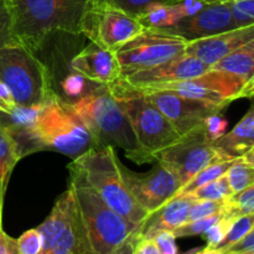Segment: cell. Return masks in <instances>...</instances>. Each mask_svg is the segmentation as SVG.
I'll return each mask as SVG.
<instances>
[{
	"label": "cell",
	"mask_w": 254,
	"mask_h": 254,
	"mask_svg": "<svg viewBox=\"0 0 254 254\" xmlns=\"http://www.w3.org/2000/svg\"><path fill=\"white\" fill-rule=\"evenodd\" d=\"M14 42L9 0H0V49Z\"/></svg>",
	"instance_id": "cell-30"
},
{
	"label": "cell",
	"mask_w": 254,
	"mask_h": 254,
	"mask_svg": "<svg viewBox=\"0 0 254 254\" xmlns=\"http://www.w3.org/2000/svg\"><path fill=\"white\" fill-rule=\"evenodd\" d=\"M71 68L87 81L108 86L121 78L122 68L116 52L91 44L71 60Z\"/></svg>",
	"instance_id": "cell-15"
},
{
	"label": "cell",
	"mask_w": 254,
	"mask_h": 254,
	"mask_svg": "<svg viewBox=\"0 0 254 254\" xmlns=\"http://www.w3.org/2000/svg\"><path fill=\"white\" fill-rule=\"evenodd\" d=\"M21 159L19 148L9 129L0 121V207L2 208L10 175Z\"/></svg>",
	"instance_id": "cell-20"
},
{
	"label": "cell",
	"mask_w": 254,
	"mask_h": 254,
	"mask_svg": "<svg viewBox=\"0 0 254 254\" xmlns=\"http://www.w3.org/2000/svg\"><path fill=\"white\" fill-rule=\"evenodd\" d=\"M223 217L222 212L215 213L208 217L200 218V220L191 221V222L184 223L183 226L178 227L176 230L171 231L176 238L183 237H191V236H200L203 235L210 227H212L217 221H220Z\"/></svg>",
	"instance_id": "cell-28"
},
{
	"label": "cell",
	"mask_w": 254,
	"mask_h": 254,
	"mask_svg": "<svg viewBox=\"0 0 254 254\" xmlns=\"http://www.w3.org/2000/svg\"><path fill=\"white\" fill-rule=\"evenodd\" d=\"M233 161L235 160L217 161V163L210 164V165L203 168L201 171H198V173L191 179L190 183H189L188 185L184 186L178 193H188L190 192V191L195 190L196 188H200V186L205 185V184L210 183V181L221 178L222 175H225L226 171L228 170V168H230L231 164H232Z\"/></svg>",
	"instance_id": "cell-24"
},
{
	"label": "cell",
	"mask_w": 254,
	"mask_h": 254,
	"mask_svg": "<svg viewBox=\"0 0 254 254\" xmlns=\"http://www.w3.org/2000/svg\"><path fill=\"white\" fill-rule=\"evenodd\" d=\"M193 200H210V201H220L225 200V198L230 197L232 195L230 185L226 175H222L221 178L216 179V180L210 181V183L205 184V185L196 188L195 190L188 192Z\"/></svg>",
	"instance_id": "cell-23"
},
{
	"label": "cell",
	"mask_w": 254,
	"mask_h": 254,
	"mask_svg": "<svg viewBox=\"0 0 254 254\" xmlns=\"http://www.w3.org/2000/svg\"><path fill=\"white\" fill-rule=\"evenodd\" d=\"M145 238L153 241L161 254H179L176 237L171 231H156Z\"/></svg>",
	"instance_id": "cell-33"
},
{
	"label": "cell",
	"mask_w": 254,
	"mask_h": 254,
	"mask_svg": "<svg viewBox=\"0 0 254 254\" xmlns=\"http://www.w3.org/2000/svg\"><path fill=\"white\" fill-rule=\"evenodd\" d=\"M69 106L89 131L96 146L123 149L129 160L140 165V150L130 122L108 86L98 84Z\"/></svg>",
	"instance_id": "cell-5"
},
{
	"label": "cell",
	"mask_w": 254,
	"mask_h": 254,
	"mask_svg": "<svg viewBox=\"0 0 254 254\" xmlns=\"http://www.w3.org/2000/svg\"><path fill=\"white\" fill-rule=\"evenodd\" d=\"M227 6L236 27L254 25V0H232Z\"/></svg>",
	"instance_id": "cell-27"
},
{
	"label": "cell",
	"mask_w": 254,
	"mask_h": 254,
	"mask_svg": "<svg viewBox=\"0 0 254 254\" xmlns=\"http://www.w3.org/2000/svg\"><path fill=\"white\" fill-rule=\"evenodd\" d=\"M225 175L232 193L240 192L248 186L254 185V164L238 158L231 164Z\"/></svg>",
	"instance_id": "cell-22"
},
{
	"label": "cell",
	"mask_w": 254,
	"mask_h": 254,
	"mask_svg": "<svg viewBox=\"0 0 254 254\" xmlns=\"http://www.w3.org/2000/svg\"><path fill=\"white\" fill-rule=\"evenodd\" d=\"M135 235H133L130 238H128L123 245L119 246V247L117 248V250L112 254H133V243H134V237H135Z\"/></svg>",
	"instance_id": "cell-40"
},
{
	"label": "cell",
	"mask_w": 254,
	"mask_h": 254,
	"mask_svg": "<svg viewBox=\"0 0 254 254\" xmlns=\"http://www.w3.org/2000/svg\"><path fill=\"white\" fill-rule=\"evenodd\" d=\"M20 155L52 150L77 158L91 148H97L91 134L67 102L56 93L39 108L36 118L27 128L9 130Z\"/></svg>",
	"instance_id": "cell-1"
},
{
	"label": "cell",
	"mask_w": 254,
	"mask_h": 254,
	"mask_svg": "<svg viewBox=\"0 0 254 254\" xmlns=\"http://www.w3.org/2000/svg\"><path fill=\"white\" fill-rule=\"evenodd\" d=\"M179 0H97V2L106 6L114 7L130 16L138 19L141 14L146 11L153 5L159 2H176Z\"/></svg>",
	"instance_id": "cell-25"
},
{
	"label": "cell",
	"mask_w": 254,
	"mask_h": 254,
	"mask_svg": "<svg viewBox=\"0 0 254 254\" xmlns=\"http://www.w3.org/2000/svg\"><path fill=\"white\" fill-rule=\"evenodd\" d=\"M203 127H205L207 138L211 141H215L216 139H218L220 136H222L225 134L226 127H227V121L223 117H221L220 113L208 118L205 122V124H203Z\"/></svg>",
	"instance_id": "cell-34"
},
{
	"label": "cell",
	"mask_w": 254,
	"mask_h": 254,
	"mask_svg": "<svg viewBox=\"0 0 254 254\" xmlns=\"http://www.w3.org/2000/svg\"><path fill=\"white\" fill-rule=\"evenodd\" d=\"M143 30L144 27L136 17L97 2L84 24L82 34L93 44L116 52Z\"/></svg>",
	"instance_id": "cell-11"
},
{
	"label": "cell",
	"mask_w": 254,
	"mask_h": 254,
	"mask_svg": "<svg viewBox=\"0 0 254 254\" xmlns=\"http://www.w3.org/2000/svg\"><path fill=\"white\" fill-rule=\"evenodd\" d=\"M97 0H9L15 42L36 54L51 32L82 34Z\"/></svg>",
	"instance_id": "cell-2"
},
{
	"label": "cell",
	"mask_w": 254,
	"mask_h": 254,
	"mask_svg": "<svg viewBox=\"0 0 254 254\" xmlns=\"http://www.w3.org/2000/svg\"><path fill=\"white\" fill-rule=\"evenodd\" d=\"M133 254H161L155 243L136 233L133 243Z\"/></svg>",
	"instance_id": "cell-36"
},
{
	"label": "cell",
	"mask_w": 254,
	"mask_h": 254,
	"mask_svg": "<svg viewBox=\"0 0 254 254\" xmlns=\"http://www.w3.org/2000/svg\"><path fill=\"white\" fill-rule=\"evenodd\" d=\"M253 230H254V215L242 216V217L236 218V220L232 222V225H231L226 237L223 238L221 245L217 247L218 250H220L221 254H222L223 251H226L228 247L235 245L237 241H240L241 238L245 237L248 232H251V231Z\"/></svg>",
	"instance_id": "cell-26"
},
{
	"label": "cell",
	"mask_w": 254,
	"mask_h": 254,
	"mask_svg": "<svg viewBox=\"0 0 254 254\" xmlns=\"http://www.w3.org/2000/svg\"><path fill=\"white\" fill-rule=\"evenodd\" d=\"M117 151L111 146L91 148L68 165L69 178L89 186L113 211L141 226L149 213L138 205L119 174Z\"/></svg>",
	"instance_id": "cell-4"
},
{
	"label": "cell",
	"mask_w": 254,
	"mask_h": 254,
	"mask_svg": "<svg viewBox=\"0 0 254 254\" xmlns=\"http://www.w3.org/2000/svg\"><path fill=\"white\" fill-rule=\"evenodd\" d=\"M210 68L235 74L246 81H254V41L236 49Z\"/></svg>",
	"instance_id": "cell-19"
},
{
	"label": "cell",
	"mask_w": 254,
	"mask_h": 254,
	"mask_svg": "<svg viewBox=\"0 0 254 254\" xmlns=\"http://www.w3.org/2000/svg\"><path fill=\"white\" fill-rule=\"evenodd\" d=\"M208 69L210 67L207 64H202L195 57L184 54L151 68L141 69L121 77L128 83L141 88L196 78Z\"/></svg>",
	"instance_id": "cell-14"
},
{
	"label": "cell",
	"mask_w": 254,
	"mask_h": 254,
	"mask_svg": "<svg viewBox=\"0 0 254 254\" xmlns=\"http://www.w3.org/2000/svg\"><path fill=\"white\" fill-rule=\"evenodd\" d=\"M144 93L165 116L180 136L202 127L208 118L222 113L226 108L221 104L186 98L171 91H149Z\"/></svg>",
	"instance_id": "cell-12"
},
{
	"label": "cell",
	"mask_w": 254,
	"mask_h": 254,
	"mask_svg": "<svg viewBox=\"0 0 254 254\" xmlns=\"http://www.w3.org/2000/svg\"><path fill=\"white\" fill-rule=\"evenodd\" d=\"M222 215L231 220L254 215V185L248 186L245 190L232 193L230 197L225 198Z\"/></svg>",
	"instance_id": "cell-21"
},
{
	"label": "cell",
	"mask_w": 254,
	"mask_h": 254,
	"mask_svg": "<svg viewBox=\"0 0 254 254\" xmlns=\"http://www.w3.org/2000/svg\"><path fill=\"white\" fill-rule=\"evenodd\" d=\"M82 79H84L83 77L77 73H74L73 76H69L67 81H64V91L71 96H77L82 87Z\"/></svg>",
	"instance_id": "cell-39"
},
{
	"label": "cell",
	"mask_w": 254,
	"mask_h": 254,
	"mask_svg": "<svg viewBox=\"0 0 254 254\" xmlns=\"http://www.w3.org/2000/svg\"><path fill=\"white\" fill-rule=\"evenodd\" d=\"M0 254H21L16 240L6 235L2 230V226H0Z\"/></svg>",
	"instance_id": "cell-38"
},
{
	"label": "cell",
	"mask_w": 254,
	"mask_h": 254,
	"mask_svg": "<svg viewBox=\"0 0 254 254\" xmlns=\"http://www.w3.org/2000/svg\"><path fill=\"white\" fill-rule=\"evenodd\" d=\"M232 29L237 27L231 19L227 2H212L206 4L196 14L184 17L176 24L158 31L190 42Z\"/></svg>",
	"instance_id": "cell-13"
},
{
	"label": "cell",
	"mask_w": 254,
	"mask_h": 254,
	"mask_svg": "<svg viewBox=\"0 0 254 254\" xmlns=\"http://www.w3.org/2000/svg\"><path fill=\"white\" fill-rule=\"evenodd\" d=\"M243 254H254V252H251V253H243Z\"/></svg>",
	"instance_id": "cell-44"
},
{
	"label": "cell",
	"mask_w": 254,
	"mask_h": 254,
	"mask_svg": "<svg viewBox=\"0 0 254 254\" xmlns=\"http://www.w3.org/2000/svg\"><path fill=\"white\" fill-rule=\"evenodd\" d=\"M154 163L148 173L139 174L129 170L117 158V166L124 185L138 205L149 215L160 208L180 190L178 176L164 164Z\"/></svg>",
	"instance_id": "cell-10"
},
{
	"label": "cell",
	"mask_w": 254,
	"mask_h": 254,
	"mask_svg": "<svg viewBox=\"0 0 254 254\" xmlns=\"http://www.w3.org/2000/svg\"><path fill=\"white\" fill-rule=\"evenodd\" d=\"M188 193H176L160 208L151 212L140 226L139 235L146 236L156 231H174L188 222L189 211L195 202Z\"/></svg>",
	"instance_id": "cell-17"
},
{
	"label": "cell",
	"mask_w": 254,
	"mask_h": 254,
	"mask_svg": "<svg viewBox=\"0 0 254 254\" xmlns=\"http://www.w3.org/2000/svg\"><path fill=\"white\" fill-rule=\"evenodd\" d=\"M21 254H40L42 248V238L37 228L26 231L16 240Z\"/></svg>",
	"instance_id": "cell-32"
},
{
	"label": "cell",
	"mask_w": 254,
	"mask_h": 254,
	"mask_svg": "<svg viewBox=\"0 0 254 254\" xmlns=\"http://www.w3.org/2000/svg\"><path fill=\"white\" fill-rule=\"evenodd\" d=\"M235 220H231V218L225 217L223 216L220 221L215 223L212 227L208 228L205 233H203V237L206 240V247L210 248H217L221 245V242L223 241V238L227 235L228 230H230L231 225Z\"/></svg>",
	"instance_id": "cell-31"
},
{
	"label": "cell",
	"mask_w": 254,
	"mask_h": 254,
	"mask_svg": "<svg viewBox=\"0 0 254 254\" xmlns=\"http://www.w3.org/2000/svg\"><path fill=\"white\" fill-rule=\"evenodd\" d=\"M0 81L20 108L42 106L54 93L46 64L17 42L0 49Z\"/></svg>",
	"instance_id": "cell-7"
},
{
	"label": "cell",
	"mask_w": 254,
	"mask_h": 254,
	"mask_svg": "<svg viewBox=\"0 0 254 254\" xmlns=\"http://www.w3.org/2000/svg\"><path fill=\"white\" fill-rule=\"evenodd\" d=\"M212 144L221 154L231 160H236L245 155L247 151L254 149L253 104L232 130L216 139L215 141H212Z\"/></svg>",
	"instance_id": "cell-18"
},
{
	"label": "cell",
	"mask_w": 254,
	"mask_h": 254,
	"mask_svg": "<svg viewBox=\"0 0 254 254\" xmlns=\"http://www.w3.org/2000/svg\"><path fill=\"white\" fill-rule=\"evenodd\" d=\"M1 215H2V208L0 207V226H1Z\"/></svg>",
	"instance_id": "cell-43"
},
{
	"label": "cell",
	"mask_w": 254,
	"mask_h": 254,
	"mask_svg": "<svg viewBox=\"0 0 254 254\" xmlns=\"http://www.w3.org/2000/svg\"><path fill=\"white\" fill-rule=\"evenodd\" d=\"M108 88L130 122L140 150L141 164L154 163L155 154L180 139L170 122L140 89L122 77L108 84Z\"/></svg>",
	"instance_id": "cell-6"
},
{
	"label": "cell",
	"mask_w": 254,
	"mask_h": 254,
	"mask_svg": "<svg viewBox=\"0 0 254 254\" xmlns=\"http://www.w3.org/2000/svg\"><path fill=\"white\" fill-rule=\"evenodd\" d=\"M201 1L206 2V4H212V2H228L232 0H201Z\"/></svg>",
	"instance_id": "cell-42"
},
{
	"label": "cell",
	"mask_w": 254,
	"mask_h": 254,
	"mask_svg": "<svg viewBox=\"0 0 254 254\" xmlns=\"http://www.w3.org/2000/svg\"><path fill=\"white\" fill-rule=\"evenodd\" d=\"M230 160L231 159L226 158L213 146L212 141L207 138L203 126L181 135L178 141L154 156V161L164 164L178 176L180 190L207 165Z\"/></svg>",
	"instance_id": "cell-8"
},
{
	"label": "cell",
	"mask_w": 254,
	"mask_h": 254,
	"mask_svg": "<svg viewBox=\"0 0 254 254\" xmlns=\"http://www.w3.org/2000/svg\"><path fill=\"white\" fill-rule=\"evenodd\" d=\"M251 252H254V230L248 232L245 237L237 241L235 245L223 251L222 254H243Z\"/></svg>",
	"instance_id": "cell-35"
},
{
	"label": "cell",
	"mask_w": 254,
	"mask_h": 254,
	"mask_svg": "<svg viewBox=\"0 0 254 254\" xmlns=\"http://www.w3.org/2000/svg\"><path fill=\"white\" fill-rule=\"evenodd\" d=\"M188 41L178 36L144 29L116 51L122 76L148 69L185 54Z\"/></svg>",
	"instance_id": "cell-9"
},
{
	"label": "cell",
	"mask_w": 254,
	"mask_h": 254,
	"mask_svg": "<svg viewBox=\"0 0 254 254\" xmlns=\"http://www.w3.org/2000/svg\"><path fill=\"white\" fill-rule=\"evenodd\" d=\"M73 195V221L78 248L77 254H112L140 230L112 210L83 183L69 178Z\"/></svg>",
	"instance_id": "cell-3"
},
{
	"label": "cell",
	"mask_w": 254,
	"mask_h": 254,
	"mask_svg": "<svg viewBox=\"0 0 254 254\" xmlns=\"http://www.w3.org/2000/svg\"><path fill=\"white\" fill-rule=\"evenodd\" d=\"M251 41H254V25L237 27L188 42L185 47V55L195 57L198 61L211 67L236 49Z\"/></svg>",
	"instance_id": "cell-16"
},
{
	"label": "cell",
	"mask_w": 254,
	"mask_h": 254,
	"mask_svg": "<svg viewBox=\"0 0 254 254\" xmlns=\"http://www.w3.org/2000/svg\"><path fill=\"white\" fill-rule=\"evenodd\" d=\"M16 107L10 89L0 81V113L10 114L15 111Z\"/></svg>",
	"instance_id": "cell-37"
},
{
	"label": "cell",
	"mask_w": 254,
	"mask_h": 254,
	"mask_svg": "<svg viewBox=\"0 0 254 254\" xmlns=\"http://www.w3.org/2000/svg\"><path fill=\"white\" fill-rule=\"evenodd\" d=\"M188 254H221L218 248H210V247H203L201 250H193L192 252Z\"/></svg>",
	"instance_id": "cell-41"
},
{
	"label": "cell",
	"mask_w": 254,
	"mask_h": 254,
	"mask_svg": "<svg viewBox=\"0 0 254 254\" xmlns=\"http://www.w3.org/2000/svg\"><path fill=\"white\" fill-rule=\"evenodd\" d=\"M223 203H225V200H220V201H210V200L195 201V202L191 205L190 211H189L188 222L200 220V218L208 217V216L215 215V213L222 212Z\"/></svg>",
	"instance_id": "cell-29"
}]
</instances>
